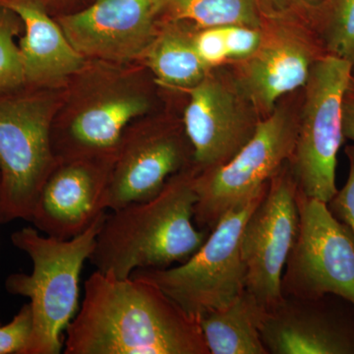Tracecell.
<instances>
[{
  "instance_id": "cell-1",
  "label": "cell",
  "mask_w": 354,
  "mask_h": 354,
  "mask_svg": "<svg viewBox=\"0 0 354 354\" xmlns=\"http://www.w3.org/2000/svg\"><path fill=\"white\" fill-rule=\"evenodd\" d=\"M65 354H209L197 319L147 279L95 271L65 330Z\"/></svg>"
},
{
  "instance_id": "cell-2",
  "label": "cell",
  "mask_w": 354,
  "mask_h": 354,
  "mask_svg": "<svg viewBox=\"0 0 354 354\" xmlns=\"http://www.w3.org/2000/svg\"><path fill=\"white\" fill-rule=\"evenodd\" d=\"M197 172L191 167L152 199L106 213L88 258L95 271L127 279L136 270L167 269L194 255L211 232L194 223Z\"/></svg>"
},
{
  "instance_id": "cell-3",
  "label": "cell",
  "mask_w": 354,
  "mask_h": 354,
  "mask_svg": "<svg viewBox=\"0 0 354 354\" xmlns=\"http://www.w3.org/2000/svg\"><path fill=\"white\" fill-rule=\"evenodd\" d=\"M106 215L67 241L41 234L34 227H23L11 235L13 245L32 263L31 274L15 272L6 281L9 293L30 299L34 330L27 354L64 351L62 335L79 310L81 272L94 250Z\"/></svg>"
},
{
  "instance_id": "cell-4",
  "label": "cell",
  "mask_w": 354,
  "mask_h": 354,
  "mask_svg": "<svg viewBox=\"0 0 354 354\" xmlns=\"http://www.w3.org/2000/svg\"><path fill=\"white\" fill-rule=\"evenodd\" d=\"M286 95L262 118L250 140L225 164L197 172L194 223L212 232L230 212L264 192L272 176L290 160L297 142L300 104ZM302 97V93H301Z\"/></svg>"
},
{
  "instance_id": "cell-5",
  "label": "cell",
  "mask_w": 354,
  "mask_h": 354,
  "mask_svg": "<svg viewBox=\"0 0 354 354\" xmlns=\"http://www.w3.org/2000/svg\"><path fill=\"white\" fill-rule=\"evenodd\" d=\"M266 192L267 189L221 218L199 250L186 262L167 269L136 270L130 277L155 283L197 320L208 312L227 306L245 290L241 232Z\"/></svg>"
},
{
  "instance_id": "cell-6",
  "label": "cell",
  "mask_w": 354,
  "mask_h": 354,
  "mask_svg": "<svg viewBox=\"0 0 354 354\" xmlns=\"http://www.w3.org/2000/svg\"><path fill=\"white\" fill-rule=\"evenodd\" d=\"M353 75L346 60L325 55L317 60L302 88L295 151L290 160L298 188L329 203L337 193V153L344 142L342 106Z\"/></svg>"
},
{
  "instance_id": "cell-7",
  "label": "cell",
  "mask_w": 354,
  "mask_h": 354,
  "mask_svg": "<svg viewBox=\"0 0 354 354\" xmlns=\"http://www.w3.org/2000/svg\"><path fill=\"white\" fill-rule=\"evenodd\" d=\"M53 104L44 97L0 99V223L30 221L39 191L57 164Z\"/></svg>"
},
{
  "instance_id": "cell-8",
  "label": "cell",
  "mask_w": 354,
  "mask_h": 354,
  "mask_svg": "<svg viewBox=\"0 0 354 354\" xmlns=\"http://www.w3.org/2000/svg\"><path fill=\"white\" fill-rule=\"evenodd\" d=\"M297 239L281 279L283 297L334 295L354 307V237L327 203L298 188Z\"/></svg>"
},
{
  "instance_id": "cell-9",
  "label": "cell",
  "mask_w": 354,
  "mask_h": 354,
  "mask_svg": "<svg viewBox=\"0 0 354 354\" xmlns=\"http://www.w3.org/2000/svg\"><path fill=\"white\" fill-rule=\"evenodd\" d=\"M298 184L290 160L270 180L267 192L241 237L246 269L245 290L270 310L283 300L281 279L298 230Z\"/></svg>"
},
{
  "instance_id": "cell-10",
  "label": "cell",
  "mask_w": 354,
  "mask_h": 354,
  "mask_svg": "<svg viewBox=\"0 0 354 354\" xmlns=\"http://www.w3.org/2000/svg\"><path fill=\"white\" fill-rule=\"evenodd\" d=\"M189 102L183 127L189 139L198 172L227 162L245 145L262 120L242 92L234 74L209 70L194 87L187 88Z\"/></svg>"
},
{
  "instance_id": "cell-11",
  "label": "cell",
  "mask_w": 354,
  "mask_h": 354,
  "mask_svg": "<svg viewBox=\"0 0 354 354\" xmlns=\"http://www.w3.org/2000/svg\"><path fill=\"white\" fill-rule=\"evenodd\" d=\"M258 50L232 72L261 118L281 99L304 88L312 66L327 53L308 26L264 17Z\"/></svg>"
},
{
  "instance_id": "cell-12",
  "label": "cell",
  "mask_w": 354,
  "mask_h": 354,
  "mask_svg": "<svg viewBox=\"0 0 354 354\" xmlns=\"http://www.w3.org/2000/svg\"><path fill=\"white\" fill-rule=\"evenodd\" d=\"M165 0H97L60 18L70 44L83 57L128 60L145 53L157 38Z\"/></svg>"
},
{
  "instance_id": "cell-13",
  "label": "cell",
  "mask_w": 354,
  "mask_h": 354,
  "mask_svg": "<svg viewBox=\"0 0 354 354\" xmlns=\"http://www.w3.org/2000/svg\"><path fill=\"white\" fill-rule=\"evenodd\" d=\"M113 169L86 157L55 164L39 191L30 223L62 241L83 234L108 211L106 197Z\"/></svg>"
},
{
  "instance_id": "cell-14",
  "label": "cell",
  "mask_w": 354,
  "mask_h": 354,
  "mask_svg": "<svg viewBox=\"0 0 354 354\" xmlns=\"http://www.w3.org/2000/svg\"><path fill=\"white\" fill-rule=\"evenodd\" d=\"M194 167L187 135L171 129L140 134L127 142L116 160L108 193L106 209L157 196L171 176Z\"/></svg>"
},
{
  "instance_id": "cell-15",
  "label": "cell",
  "mask_w": 354,
  "mask_h": 354,
  "mask_svg": "<svg viewBox=\"0 0 354 354\" xmlns=\"http://www.w3.org/2000/svg\"><path fill=\"white\" fill-rule=\"evenodd\" d=\"M319 298L283 297L261 328L269 354L354 353V328Z\"/></svg>"
},
{
  "instance_id": "cell-16",
  "label": "cell",
  "mask_w": 354,
  "mask_h": 354,
  "mask_svg": "<svg viewBox=\"0 0 354 354\" xmlns=\"http://www.w3.org/2000/svg\"><path fill=\"white\" fill-rule=\"evenodd\" d=\"M19 16L25 35L20 39L26 82L62 80L82 68L84 57L73 48L62 27L55 24L39 0H0Z\"/></svg>"
},
{
  "instance_id": "cell-17",
  "label": "cell",
  "mask_w": 354,
  "mask_h": 354,
  "mask_svg": "<svg viewBox=\"0 0 354 354\" xmlns=\"http://www.w3.org/2000/svg\"><path fill=\"white\" fill-rule=\"evenodd\" d=\"M268 310L244 290L232 304L198 319L209 354H269L261 328Z\"/></svg>"
},
{
  "instance_id": "cell-18",
  "label": "cell",
  "mask_w": 354,
  "mask_h": 354,
  "mask_svg": "<svg viewBox=\"0 0 354 354\" xmlns=\"http://www.w3.org/2000/svg\"><path fill=\"white\" fill-rule=\"evenodd\" d=\"M149 106L141 95H122L95 104L70 123L69 144L77 152L111 155L118 150L128 123L143 115Z\"/></svg>"
},
{
  "instance_id": "cell-19",
  "label": "cell",
  "mask_w": 354,
  "mask_h": 354,
  "mask_svg": "<svg viewBox=\"0 0 354 354\" xmlns=\"http://www.w3.org/2000/svg\"><path fill=\"white\" fill-rule=\"evenodd\" d=\"M158 82L167 87L190 88L209 73L193 46L191 37L169 30L158 35L145 53Z\"/></svg>"
},
{
  "instance_id": "cell-20",
  "label": "cell",
  "mask_w": 354,
  "mask_h": 354,
  "mask_svg": "<svg viewBox=\"0 0 354 354\" xmlns=\"http://www.w3.org/2000/svg\"><path fill=\"white\" fill-rule=\"evenodd\" d=\"M164 10L174 20L190 21L198 30L225 26L262 28L264 23L257 0H165Z\"/></svg>"
},
{
  "instance_id": "cell-21",
  "label": "cell",
  "mask_w": 354,
  "mask_h": 354,
  "mask_svg": "<svg viewBox=\"0 0 354 354\" xmlns=\"http://www.w3.org/2000/svg\"><path fill=\"white\" fill-rule=\"evenodd\" d=\"M327 55L346 60L354 72V0H325L310 24Z\"/></svg>"
},
{
  "instance_id": "cell-22",
  "label": "cell",
  "mask_w": 354,
  "mask_h": 354,
  "mask_svg": "<svg viewBox=\"0 0 354 354\" xmlns=\"http://www.w3.org/2000/svg\"><path fill=\"white\" fill-rule=\"evenodd\" d=\"M21 22L17 14L0 4V93L26 82L19 46L15 41Z\"/></svg>"
},
{
  "instance_id": "cell-23",
  "label": "cell",
  "mask_w": 354,
  "mask_h": 354,
  "mask_svg": "<svg viewBox=\"0 0 354 354\" xmlns=\"http://www.w3.org/2000/svg\"><path fill=\"white\" fill-rule=\"evenodd\" d=\"M34 320L31 305H23L12 320L0 325V354H27L31 342Z\"/></svg>"
},
{
  "instance_id": "cell-24",
  "label": "cell",
  "mask_w": 354,
  "mask_h": 354,
  "mask_svg": "<svg viewBox=\"0 0 354 354\" xmlns=\"http://www.w3.org/2000/svg\"><path fill=\"white\" fill-rule=\"evenodd\" d=\"M263 16L272 19L301 23L310 28L325 0H257Z\"/></svg>"
},
{
  "instance_id": "cell-25",
  "label": "cell",
  "mask_w": 354,
  "mask_h": 354,
  "mask_svg": "<svg viewBox=\"0 0 354 354\" xmlns=\"http://www.w3.org/2000/svg\"><path fill=\"white\" fill-rule=\"evenodd\" d=\"M221 31L227 48L228 64L242 62L252 57L262 44V28L225 26L221 27Z\"/></svg>"
},
{
  "instance_id": "cell-26",
  "label": "cell",
  "mask_w": 354,
  "mask_h": 354,
  "mask_svg": "<svg viewBox=\"0 0 354 354\" xmlns=\"http://www.w3.org/2000/svg\"><path fill=\"white\" fill-rule=\"evenodd\" d=\"M198 57L209 70L228 64L227 48L221 27L199 29L191 36Z\"/></svg>"
},
{
  "instance_id": "cell-27",
  "label": "cell",
  "mask_w": 354,
  "mask_h": 354,
  "mask_svg": "<svg viewBox=\"0 0 354 354\" xmlns=\"http://www.w3.org/2000/svg\"><path fill=\"white\" fill-rule=\"evenodd\" d=\"M349 162L348 180L328 203V208L335 218L351 230L354 237V145L346 148Z\"/></svg>"
},
{
  "instance_id": "cell-28",
  "label": "cell",
  "mask_w": 354,
  "mask_h": 354,
  "mask_svg": "<svg viewBox=\"0 0 354 354\" xmlns=\"http://www.w3.org/2000/svg\"><path fill=\"white\" fill-rule=\"evenodd\" d=\"M344 138L354 143V72L344 92L342 106Z\"/></svg>"
},
{
  "instance_id": "cell-29",
  "label": "cell",
  "mask_w": 354,
  "mask_h": 354,
  "mask_svg": "<svg viewBox=\"0 0 354 354\" xmlns=\"http://www.w3.org/2000/svg\"><path fill=\"white\" fill-rule=\"evenodd\" d=\"M0 200H1V176H0ZM1 225V223H0Z\"/></svg>"
}]
</instances>
